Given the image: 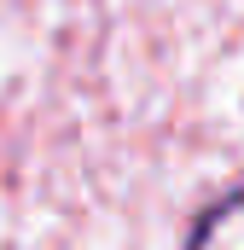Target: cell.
<instances>
[{"label":"cell","mask_w":244,"mask_h":250,"mask_svg":"<svg viewBox=\"0 0 244 250\" xmlns=\"http://www.w3.org/2000/svg\"><path fill=\"white\" fill-rule=\"evenodd\" d=\"M186 239L192 245H244V187L239 192H227V198H215L192 227H186Z\"/></svg>","instance_id":"cell-1"}]
</instances>
